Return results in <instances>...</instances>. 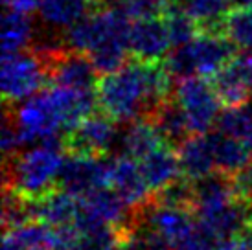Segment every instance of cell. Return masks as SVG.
Listing matches in <instances>:
<instances>
[{"label": "cell", "instance_id": "cell-17", "mask_svg": "<svg viewBox=\"0 0 252 250\" xmlns=\"http://www.w3.org/2000/svg\"><path fill=\"white\" fill-rule=\"evenodd\" d=\"M164 144H168V142L164 140L160 131L157 129V125L149 118L136 120L133 124H129L120 138L122 155L131 156L134 160H142Z\"/></svg>", "mask_w": 252, "mask_h": 250}, {"label": "cell", "instance_id": "cell-23", "mask_svg": "<svg viewBox=\"0 0 252 250\" xmlns=\"http://www.w3.org/2000/svg\"><path fill=\"white\" fill-rule=\"evenodd\" d=\"M221 132L241 140L252 153V103L238 109H226L219 118Z\"/></svg>", "mask_w": 252, "mask_h": 250}, {"label": "cell", "instance_id": "cell-29", "mask_svg": "<svg viewBox=\"0 0 252 250\" xmlns=\"http://www.w3.org/2000/svg\"><path fill=\"white\" fill-rule=\"evenodd\" d=\"M109 2H122V4H124V2H126V0H109Z\"/></svg>", "mask_w": 252, "mask_h": 250}, {"label": "cell", "instance_id": "cell-5", "mask_svg": "<svg viewBox=\"0 0 252 250\" xmlns=\"http://www.w3.org/2000/svg\"><path fill=\"white\" fill-rule=\"evenodd\" d=\"M234 57V46L219 30H208L189 42L177 46L168 56L166 68L171 77H206L216 76Z\"/></svg>", "mask_w": 252, "mask_h": 250}, {"label": "cell", "instance_id": "cell-9", "mask_svg": "<svg viewBox=\"0 0 252 250\" xmlns=\"http://www.w3.org/2000/svg\"><path fill=\"white\" fill-rule=\"evenodd\" d=\"M111 184V162L101 156L70 155L64 160L59 188L66 193L83 199Z\"/></svg>", "mask_w": 252, "mask_h": 250}, {"label": "cell", "instance_id": "cell-18", "mask_svg": "<svg viewBox=\"0 0 252 250\" xmlns=\"http://www.w3.org/2000/svg\"><path fill=\"white\" fill-rule=\"evenodd\" d=\"M214 149H216L217 173L236 177L249 164H252L251 151L238 138H232L224 132H214Z\"/></svg>", "mask_w": 252, "mask_h": 250}, {"label": "cell", "instance_id": "cell-20", "mask_svg": "<svg viewBox=\"0 0 252 250\" xmlns=\"http://www.w3.org/2000/svg\"><path fill=\"white\" fill-rule=\"evenodd\" d=\"M96 0H41L39 13L42 21L54 28H70L89 15Z\"/></svg>", "mask_w": 252, "mask_h": 250}, {"label": "cell", "instance_id": "cell-24", "mask_svg": "<svg viewBox=\"0 0 252 250\" xmlns=\"http://www.w3.org/2000/svg\"><path fill=\"white\" fill-rule=\"evenodd\" d=\"M223 35L239 48L252 50V6L238 7L223 21Z\"/></svg>", "mask_w": 252, "mask_h": 250}, {"label": "cell", "instance_id": "cell-15", "mask_svg": "<svg viewBox=\"0 0 252 250\" xmlns=\"http://www.w3.org/2000/svg\"><path fill=\"white\" fill-rule=\"evenodd\" d=\"M35 221H41L48 226H77L81 217V199L66 191H52L44 199L33 202Z\"/></svg>", "mask_w": 252, "mask_h": 250}, {"label": "cell", "instance_id": "cell-10", "mask_svg": "<svg viewBox=\"0 0 252 250\" xmlns=\"http://www.w3.org/2000/svg\"><path fill=\"white\" fill-rule=\"evenodd\" d=\"M118 142L114 120L107 114H91L66 132L64 147L72 155L103 156Z\"/></svg>", "mask_w": 252, "mask_h": 250}, {"label": "cell", "instance_id": "cell-30", "mask_svg": "<svg viewBox=\"0 0 252 250\" xmlns=\"http://www.w3.org/2000/svg\"><path fill=\"white\" fill-rule=\"evenodd\" d=\"M118 250H124V249H122V247H120V249H118Z\"/></svg>", "mask_w": 252, "mask_h": 250}, {"label": "cell", "instance_id": "cell-13", "mask_svg": "<svg viewBox=\"0 0 252 250\" xmlns=\"http://www.w3.org/2000/svg\"><path fill=\"white\" fill-rule=\"evenodd\" d=\"M171 46L166 21L147 19L136 21L131 28V52L136 59L146 62H158Z\"/></svg>", "mask_w": 252, "mask_h": 250}, {"label": "cell", "instance_id": "cell-22", "mask_svg": "<svg viewBox=\"0 0 252 250\" xmlns=\"http://www.w3.org/2000/svg\"><path fill=\"white\" fill-rule=\"evenodd\" d=\"M179 4L197 24L208 26L210 30H217V26L223 24L226 15L230 13L228 7L232 6L230 0H179Z\"/></svg>", "mask_w": 252, "mask_h": 250}, {"label": "cell", "instance_id": "cell-28", "mask_svg": "<svg viewBox=\"0 0 252 250\" xmlns=\"http://www.w3.org/2000/svg\"><path fill=\"white\" fill-rule=\"evenodd\" d=\"M232 6L236 7H247V6H252V0H230Z\"/></svg>", "mask_w": 252, "mask_h": 250}, {"label": "cell", "instance_id": "cell-21", "mask_svg": "<svg viewBox=\"0 0 252 250\" xmlns=\"http://www.w3.org/2000/svg\"><path fill=\"white\" fill-rule=\"evenodd\" d=\"M33 39L32 17L24 13L6 11L2 21V54L24 52Z\"/></svg>", "mask_w": 252, "mask_h": 250}, {"label": "cell", "instance_id": "cell-1", "mask_svg": "<svg viewBox=\"0 0 252 250\" xmlns=\"http://www.w3.org/2000/svg\"><path fill=\"white\" fill-rule=\"evenodd\" d=\"M96 97L103 114L114 122L133 124L136 120L151 118L171 97V74L160 62L134 59L101 77L96 87Z\"/></svg>", "mask_w": 252, "mask_h": 250}, {"label": "cell", "instance_id": "cell-2", "mask_svg": "<svg viewBox=\"0 0 252 250\" xmlns=\"http://www.w3.org/2000/svg\"><path fill=\"white\" fill-rule=\"evenodd\" d=\"M96 103V91L52 87L19 103V107L13 109L11 118L22 144L32 146L50 138H59L61 131L70 132L79 122L91 116Z\"/></svg>", "mask_w": 252, "mask_h": 250}, {"label": "cell", "instance_id": "cell-14", "mask_svg": "<svg viewBox=\"0 0 252 250\" xmlns=\"http://www.w3.org/2000/svg\"><path fill=\"white\" fill-rule=\"evenodd\" d=\"M138 162L147 181V186L155 195L175 184L179 181V175L182 173L179 155L169 147V144H164L158 149H155L153 153H149Z\"/></svg>", "mask_w": 252, "mask_h": 250}, {"label": "cell", "instance_id": "cell-7", "mask_svg": "<svg viewBox=\"0 0 252 250\" xmlns=\"http://www.w3.org/2000/svg\"><path fill=\"white\" fill-rule=\"evenodd\" d=\"M179 107L188 120L191 134H206L221 118V99L214 85L206 83L203 77L181 79L173 92Z\"/></svg>", "mask_w": 252, "mask_h": 250}, {"label": "cell", "instance_id": "cell-19", "mask_svg": "<svg viewBox=\"0 0 252 250\" xmlns=\"http://www.w3.org/2000/svg\"><path fill=\"white\" fill-rule=\"evenodd\" d=\"M149 120L157 125V129L160 131V134L169 146H182L191 134L188 120L179 103L173 99V96L166 99Z\"/></svg>", "mask_w": 252, "mask_h": 250}, {"label": "cell", "instance_id": "cell-6", "mask_svg": "<svg viewBox=\"0 0 252 250\" xmlns=\"http://www.w3.org/2000/svg\"><path fill=\"white\" fill-rule=\"evenodd\" d=\"M48 79V66L39 52L2 54L0 87L4 103H22L37 96Z\"/></svg>", "mask_w": 252, "mask_h": 250}, {"label": "cell", "instance_id": "cell-25", "mask_svg": "<svg viewBox=\"0 0 252 250\" xmlns=\"http://www.w3.org/2000/svg\"><path fill=\"white\" fill-rule=\"evenodd\" d=\"M164 21H166L169 37H171V44H173L175 48L186 44V42H189L193 37L199 35V31H197V22L193 21L191 17H188V15L184 13L181 7H179V9L171 7L168 11V17H166Z\"/></svg>", "mask_w": 252, "mask_h": 250}, {"label": "cell", "instance_id": "cell-3", "mask_svg": "<svg viewBox=\"0 0 252 250\" xmlns=\"http://www.w3.org/2000/svg\"><path fill=\"white\" fill-rule=\"evenodd\" d=\"M131 28L122 7H103L89 13L66 30V48L85 54L98 74H112L126 64L131 50Z\"/></svg>", "mask_w": 252, "mask_h": 250}, {"label": "cell", "instance_id": "cell-11", "mask_svg": "<svg viewBox=\"0 0 252 250\" xmlns=\"http://www.w3.org/2000/svg\"><path fill=\"white\" fill-rule=\"evenodd\" d=\"M111 186L133 210L140 208L151 201V189L138 160L122 155L111 162Z\"/></svg>", "mask_w": 252, "mask_h": 250}, {"label": "cell", "instance_id": "cell-12", "mask_svg": "<svg viewBox=\"0 0 252 250\" xmlns=\"http://www.w3.org/2000/svg\"><path fill=\"white\" fill-rule=\"evenodd\" d=\"M182 175L191 182H199L217 175L214 132L189 136L179 149Z\"/></svg>", "mask_w": 252, "mask_h": 250}, {"label": "cell", "instance_id": "cell-26", "mask_svg": "<svg viewBox=\"0 0 252 250\" xmlns=\"http://www.w3.org/2000/svg\"><path fill=\"white\" fill-rule=\"evenodd\" d=\"M173 7V0H126L122 9L129 19L134 21H147V19H158L168 13Z\"/></svg>", "mask_w": 252, "mask_h": 250}, {"label": "cell", "instance_id": "cell-16", "mask_svg": "<svg viewBox=\"0 0 252 250\" xmlns=\"http://www.w3.org/2000/svg\"><path fill=\"white\" fill-rule=\"evenodd\" d=\"M214 89H216L221 103L226 105L228 109L245 107L251 101L252 87L236 56L232 57V61L224 68H221L214 76Z\"/></svg>", "mask_w": 252, "mask_h": 250}, {"label": "cell", "instance_id": "cell-4", "mask_svg": "<svg viewBox=\"0 0 252 250\" xmlns=\"http://www.w3.org/2000/svg\"><path fill=\"white\" fill-rule=\"evenodd\" d=\"M64 142L59 138L44 140L15 158L4 160V189L17 193L21 199L37 202L56 191L63 169Z\"/></svg>", "mask_w": 252, "mask_h": 250}, {"label": "cell", "instance_id": "cell-27", "mask_svg": "<svg viewBox=\"0 0 252 250\" xmlns=\"http://www.w3.org/2000/svg\"><path fill=\"white\" fill-rule=\"evenodd\" d=\"M41 0H2L6 11H15V13L32 15L35 9H39Z\"/></svg>", "mask_w": 252, "mask_h": 250}, {"label": "cell", "instance_id": "cell-8", "mask_svg": "<svg viewBox=\"0 0 252 250\" xmlns=\"http://www.w3.org/2000/svg\"><path fill=\"white\" fill-rule=\"evenodd\" d=\"M48 66V79L56 87L76 91H96L98 70L85 54L70 48L37 50Z\"/></svg>", "mask_w": 252, "mask_h": 250}]
</instances>
